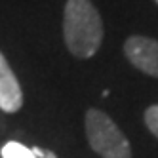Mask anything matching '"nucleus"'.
Returning <instances> with one entry per match:
<instances>
[{
	"label": "nucleus",
	"instance_id": "f257e3e1",
	"mask_svg": "<svg viewBox=\"0 0 158 158\" xmlns=\"http://www.w3.org/2000/svg\"><path fill=\"white\" fill-rule=\"evenodd\" d=\"M63 35L67 48L74 57L88 59L97 53L103 42V21L92 0H67Z\"/></svg>",
	"mask_w": 158,
	"mask_h": 158
},
{
	"label": "nucleus",
	"instance_id": "f03ea898",
	"mask_svg": "<svg viewBox=\"0 0 158 158\" xmlns=\"http://www.w3.org/2000/svg\"><path fill=\"white\" fill-rule=\"evenodd\" d=\"M86 137L101 158H131V147L122 130L99 109L86 112Z\"/></svg>",
	"mask_w": 158,
	"mask_h": 158
},
{
	"label": "nucleus",
	"instance_id": "6e6552de",
	"mask_svg": "<svg viewBox=\"0 0 158 158\" xmlns=\"http://www.w3.org/2000/svg\"><path fill=\"white\" fill-rule=\"evenodd\" d=\"M154 2H156V4H158V0H154Z\"/></svg>",
	"mask_w": 158,
	"mask_h": 158
},
{
	"label": "nucleus",
	"instance_id": "423d86ee",
	"mask_svg": "<svg viewBox=\"0 0 158 158\" xmlns=\"http://www.w3.org/2000/svg\"><path fill=\"white\" fill-rule=\"evenodd\" d=\"M145 124L151 130V133L158 137V105H152L145 110Z\"/></svg>",
	"mask_w": 158,
	"mask_h": 158
},
{
	"label": "nucleus",
	"instance_id": "39448f33",
	"mask_svg": "<svg viewBox=\"0 0 158 158\" xmlns=\"http://www.w3.org/2000/svg\"><path fill=\"white\" fill-rule=\"evenodd\" d=\"M0 154H2V158H36L32 149H29V147L21 145L17 141H8L0 149Z\"/></svg>",
	"mask_w": 158,
	"mask_h": 158
},
{
	"label": "nucleus",
	"instance_id": "7ed1b4c3",
	"mask_svg": "<svg viewBox=\"0 0 158 158\" xmlns=\"http://www.w3.org/2000/svg\"><path fill=\"white\" fill-rule=\"evenodd\" d=\"M124 53L135 69L158 78V40L147 36H130L124 44Z\"/></svg>",
	"mask_w": 158,
	"mask_h": 158
},
{
	"label": "nucleus",
	"instance_id": "20e7f679",
	"mask_svg": "<svg viewBox=\"0 0 158 158\" xmlns=\"http://www.w3.org/2000/svg\"><path fill=\"white\" fill-rule=\"evenodd\" d=\"M23 105V92L4 53L0 52V110L17 112Z\"/></svg>",
	"mask_w": 158,
	"mask_h": 158
},
{
	"label": "nucleus",
	"instance_id": "0eeeda50",
	"mask_svg": "<svg viewBox=\"0 0 158 158\" xmlns=\"http://www.w3.org/2000/svg\"><path fill=\"white\" fill-rule=\"evenodd\" d=\"M32 152H35L36 158H57L52 151H42V149H38V147H35V149H32Z\"/></svg>",
	"mask_w": 158,
	"mask_h": 158
}]
</instances>
